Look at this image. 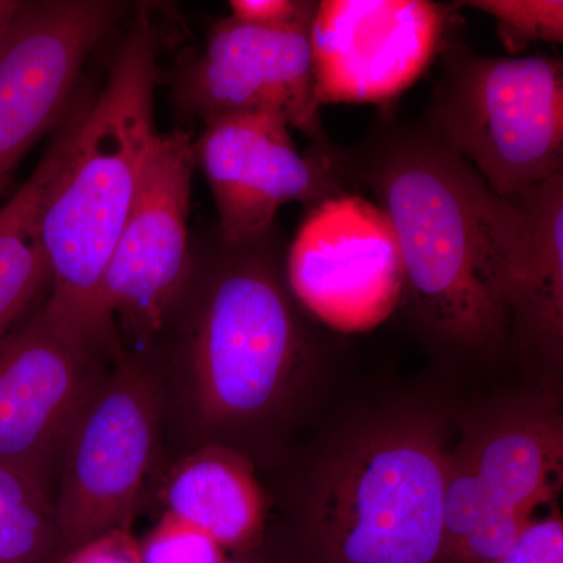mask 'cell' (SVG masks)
<instances>
[{
  "label": "cell",
  "mask_w": 563,
  "mask_h": 563,
  "mask_svg": "<svg viewBox=\"0 0 563 563\" xmlns=\"http://www.w3.org/2000/svg\"><path fill=\"white\" fill-rule=\"evenodd\" d=\"M496 563H563V521L559 510L526 526Z\"/></svg>",
  "instance_id": "44dd1931"
},
{
  "label": "cell",
  "mask_w": 563,
  "mask_h": 563,
  "mask_svg": "<svg viewBox=\"0 0 563 563\" xmlns=\"http://www.w3.org/2000/svg\"><path fill=\"white\" fill-rule=\"evenodd\" d=\"M20 7L21 2H18V0H0V38H2Z\"/></svg>",
  "instance_id": "cb8c5ba5"
},
{
  "label": "cell",
  "mask_w": 563,
  "mask_h": 563,
  "mask_svg": "<svg viewBox=\"0 0 563 563\" xmlns=\"http://www.w3.org/2000/svg\"><path fill=\"white\" fill-rule=\"evenodd\" d=\"M451 9L428 0H324L312 25L314 99L384 103L439 55Z\"/></svg>",
  "instance_id": "4fadbf2b"
},
{
  "label": "cell",
  "mask_w": 563,
  "mask_h": 563,
  "mask_svg": "<svg viewBox=\"0 0 563 563\" xmlns=\"http://www.w3.org/2000/svg\"><path fill=\"white\" fill-rule=\"evenodd\" d=\"M184 132L158 133L143 184L103 274L101 302L111 324L150 344L190 284L188 239L195 146Z\"/></svg>",
  "instance_id": "52a82bcc"
},
{
  "label": "cell",
  "mask_w": 563,
  "mask_h": 563,
  "mask_svg": "<svg viewBox=\"0 0 563 563\" xmlns=\"http://www.w3.org/2000/svg\"><path fill=\"white\" fill-rule=\"evenodd\" d=\"M155 84L157 46L147 14L140 11L101 95L80 110L68 157L41 214L51 273L44 310L95 354L120 355L102 309V280L157 141Z\"/></svg>",
  "instance_id": "7a4b0ae2"
},
{
  "label": "cell",
  "mask_w": 563,
  "mask_h": 563,
  "mask_svg": "<svg viewBox=\"0 0 563 563\" xmlns=\"http://www.w3.org/2000/svg\"><path fill=\"white\" fill-rule=\"evenodd\" d=\"M292 298L329 328L372 331L402 298V266L390 222L362 196L314 203L285 257Z\"/></svg>",
  "instance_id": "9c48e42d"
},
{
  "label": "cell",
  "mask_w": 563,
  "mask_h": 563,
  "mask_svg": "<svg viewBox=\"0 0 563 563\" xmlns=\"http://www.w3.org/2000/svg\"><path fill=\"white\" fill-rule=\"evenodd\" d=\"M80 111L69 118L35 172L0 209V340L29 313L51 273L41 239V214L68 157Z\"/></svg>",
  "instance_id": "e0dca14e"
},
{
  "label": "cell",
  "mask_w": 563,
  "mask_h": 563,
  "mask_svg": "<svg viewBox=\"0 0 563 563\" xmlns=\"http://www.w3.org/2000/svg\"><path fill=\"white\" fill-rule=\"evenodd\" d=\"M450 466L428 422L366 433L325 468L288 563H448Z\"/></svg>",
  "instance_id": "277c9868"
},
{
  "label": "cell",
  "mask_w": 563,
  "mask_h": 563,
  "mask_svg": "<svg viewBox=\"0 0 563 563\" xmlns=\"http://www.w3.org/2000/svg\"><path fill=\"white\" fill-rule=\"evenodd\" d=\"M506 201L503 295L512 339L555 361L563 340V174Z\"/></svg>",
  "instance_id": "5bb4252c"
},
{
  "label": "cell",
  "mask_w": 563,
  "mask_h": 563,
  "mask_svg": "<svg viewBox=\"0 0 563 563\" xmlns=\"http://www.w3.org/2000/svg\"><path fill=\"white\" fill-rule=\"evenodd\" d=\"M165 512L199 529L222 550H254L265 525V503L251 463L222 444H203L169 473Z\"/></svg>",
  "instance_id": "9a60e30c"
},
{
  "label": "cell",
  "mask_w": 563,
  "mask_h": 563,
  "mask_svg": "<svg viewBox=\"0 0 563 563\" xmlns=\"http://www.w3.org/2000/svg\"><path fill=\"white\" fill-rule=\"evenodd\" d=\"M192 146L217 203L220 240L228 246L262 239L285 203L314 206L354 190L343 151L299 154L290 125L274 114L217 118L203 124Z\"/></svg>",
  "instance_id": "ba28073f"
},
{
  "label": "cell",
  "mask_w": 563,
  "mask_h": 563,
  "mask_svg": "<svg viewBox=\"0 0 563 563\" xmlns=\"http://www.w3.org/2000/svg\"><path fill=\"white\" fill-rule=\"evenodd\" d=\"M120 11L102 0L21 2L0 38V196L62 117L81 66Z\"/></svg>",
  "instance_id": "8fae6325"
},
{
  "label": "cell",
  "mask_w": 563,
  "mask_h": 563,
  "mask_svg": "<svg viewBox=\"0 0 563 563\" xmlns=\"http://www.w3.org/2000/svg\"><path fill=\"white\" fill-rule=\"evenodd\" d=\"M479 10L498 25L504 47L518 57L529 44L562 43V0H470L457 2L451 9Z\"/></svg>",
  "instance_id": "d6986e66"
},
{
  "label": "cell",
  "mask_w": 563,
  "mask_h": 563,
  "mask_svg": "<svg viewBox=\"0 0 563 563\" xmlns=\"http://www.w3.org/2000/svg\"><path fill=\"white\" fill-rule=\"evenodd\" d=\"M57 563H141L140 543L131 529H118L69 551Z\"/></svg>",
  "instance_id": "603a6c76"
},
{
  "label": "cell",
  "mask_w": 563,
  "mask_h": 563,
  "mask_svg": "<svg viewBox=\"0 0 563 563\" xmlns=\"http://www.w3.org/2000/svg\"><path fill=\"white\" fill-rule=\"evenodd\" d=\"M231 18L265 29L309 27L318 2L306 0H232Z\"/></svg>",
  "instance_id": "7402d4cb"
},
{
  "label": "cell",
  "mask_w": 563,
  "mask_h": 563,
  "mask_svg": "<svg viewBox=\"0 0 563 563\" xmlns=\"http://www.w3.org/2000/svg\"><path fill=\"white\" fill-rule=\"evenodd\" d=\"M54 493L32 474L0 462V563H57Z\"/></svg>",
  "instance_id": "ac0fdd59"
},
{
  "label": "cell",
  "mask_w": 563,
  "mask_h": 563,
  "mask_svg": "<svg viewBox=\"0 0 563 563\" xmlns=\"http://www.w3.org/2000/svg\"><path fill=\"white\" fill-rule=\"evenodd\" d=\"M109 374L41 307L0 340V462L46 485Z\"/></svg>",
  "instance_id": "30bf717a"
},
{
  "label": "cell",
  "mask_w": 563,
  "mask_h": 563,
  "mask_svg": "<svg viewBox=\"0 0 563 563\" xmlns=\"http://www.w3.org/2000/svg\"><path fill=\"white\" fill-rule=\"evenodd\" d=\"M252 551H244V553H239L233 555V558H225L221 563H272L266 562L265 559L258 558V555L252 554Z\"/></svg>",
  "instance_id": "d4e9b609"
},
{
  "label": "cell",
  "mask_w": 563,
  "mask_h": 563,
  "mask_svg": "<svg viewBox=\"0 0 563 563\" xmlns=\"http://www.w3.org/2000/svg\"><path fill=\"white\" fill-rule=\"evenodd\" d=\"M140 543L141 563H221L225 551L207 533L163 512Z\"/></svg>",
  "instance_id": "ffe728a7"
},
{
  "label": "cell",
  "mask_w": 563,
  "mask_h": 563,
  "mask_svg": "<svg viewBox=\"0 0 563 563\" xmlns=\"http://www.w3.org/2000/svg\"><path fill=\"white\" fill-rule=\"evenodd\" d=\"M176 95L181 109L203 124L232 114H274L309 136L313 151L339 152L314 99L310 25L265 29L225 18L181 69Z\"/></svg>",
  "instance_id": "7c38bea8"
},
{
  "label": "cell",
  "mask_w": 563,
  "mask_h": 563,
  "mask_svg": "<svg viewBox=\"0 0 563 563\" xmlns=\"http://www.w3.org/2000/svg\"><path fill=\"white\" fill-rule=\"evenodd\" d=\"M272 231L228 246L203 277L176 358L177 399L196 429L242 428L276 409L312 352Z\"/></svg>",
  "instance_id": "3957f363"
},
{
  "label": "cell",
  "mask_w": 563,
  "mask_h": 563,
  "mask_svg": "<svg viewBox=\"0 0 563 563\" xmlns=\"http://www.w3.org/2000/svg\"><path fill=\"white\" fill-rule=\"evenodd\" d=\"M344 161L390 222L401 303L426 335L465 354L501 351L512 340L503 295L509 202L421 121L379 118Z\"/></svg>",
  "instance_id": "6da1fadb"
},
{
  "label": "cell",
  "mask_w": 563,
  "mask_h": 563,
  "mask_svg": "<svg viewBox=\"0 0 563 563\" xmlns=\"http://www.w3.org/2000/svg\"><path fill=\"white\" fill-rule=\"evenodd\" d=\"M163 412L161 373L121 354L63 451L54 492L62 558L131 529L161 450Z\"/></svg>",
  "instance_id": "8992f818"
},
{
  "label": "cell",
  "mask_w": 563,
  "mask_h": 563,
  "mask_svg": "<svg viewBox=\"0 0 563 563\" xmlns=\"http://www.w3.org/2000/svg\"><path fill=\"white\" fill-rule=\"evenodd\" d=\"M461 457L496 510L533 515L558 490L562 431L543 415H512L481 433Z\"/></svg>",
  "instance_id": "2e32d148"
},
{
  "label": "cell",
  "mask_w": 563,
  "mask_h": 563,
  "mask_svg": "<svg viewBox=\"0 0 563 563\" xmlns=\"http://www.w3.org/2000/svg\"><path fill=\"white\" fill-rule=\"evenodd\" d=\"M422 124L499 198L563 174L561 58L488 57L446 36Z\"/></svg>",
  "instance_id": "5b68a950"
}]
</instances>
